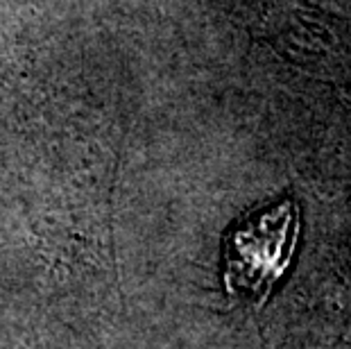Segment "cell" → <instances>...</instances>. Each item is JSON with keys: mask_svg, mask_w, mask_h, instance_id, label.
<instances>
[{"mask_svg": "<svg viewBox=\"0 0 351 349\" xmlns=\"http://www.w3.org/2000/svg\"><path fill=\"white\" fill-rule=\"evenodd\" d=\"M300 229V204L290 197L238 220L222 248L227 293L252 306L265 304L293 263Z\"/></svg>", "mask_w": 351, "mask_h": 349, "instance_id": "6da1fadb", "label": "cell"}]
</instances>
